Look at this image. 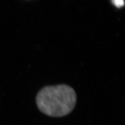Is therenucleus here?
<instances>
[{"label": "nucleus", "instance_id": "f257e3e1", "mask_svg": "<svg viewBox=\"0 0 125 125\" xmlns=\"http://www.w3.org/2000/svg\"><path fill=\"white\" fill-rule=\"evenodd\" d=\"M77 95L71 86L66 84L43 87L37 94L38 109L47 115L62 117L73 111L77 103Z\"/></svg>", "mask_w": 125, "mask_h": 125}, {"label": "nucleus", "instance_id": "f03ea898", "mask_svg": "<svg viewBox=\"0 0 125 125\" xmlns=\"http://www.w3.org/2000/svg\"><path fill=\"white\" fill-rule=\"evenodd\" d=\"M112 2L116 7L118 8L124 6V0H112Z\"/></svg>", "mask_w": 125, "mask_h": 125}]
</instances>
